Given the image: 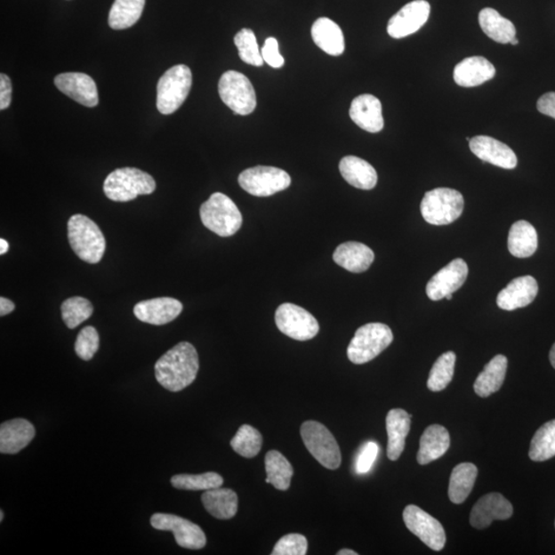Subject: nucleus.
Segmentation results:
<instances>
[{
  "instance_id": "47",
  "label": "nucleus",
  "mask_w": 555,
  "mask_h": 555,
  "mask_svg": "<svg viewBox=\"0 0 555 555\" xmlns=\"http://www.w3.org/2000/svg\"><path fill=\"white\" fill-rule=\"evenodd\" d=\"M537 109L542 115L551 117L555 120V92H546L543 96H541Z\"/></svg>"
},
{
  "instance_id": "36",
  "label": "nucleus",
  "mask_w": 555,
  "mask_h": 555,
  "mask_svg": "<svg viewBox=\"0 0 555 555\" xmlns=\"http://www.w3.org/2000/svg\"><path fill=\"white\" fill-rule=\"evenodd\" d=\"M528 455L535 462H544L554 457L555 420L547 422L535 433Z\"/></svg>"
},
{
  "instance_id": "27",
  "label": "nucleus",
  "mask_w": 555,
  "mask_h": 555,
  "mask_svg": "<svg viewBox=\"0 0 555 555\" xmlns=\"http://www.w3.org/2000/svg\"><path fill=\"white\" fill-rule=\"evenodd\" d=\"M316 45L330 56H341L345 52V37L338 24L328 18L316 20L312 26Z\"/></svg>"
},
{
  "instance_id": "49",
  "label": "nucleus",
  "mask_w": 555,
  "mask_h": 555,
  "mask_svg": "<svg viewBox=\"0 0 555 555\" xmlns=\"http://www.w3.org/2000/svg\"><path fill=\"white\" fill-rule=\"evenodd\" d=\"M9 243L4 239H0V254L4 255L9 251Z\"/></svg>"
},
{
  "instance_id": "12",
  "label": "nucleus",
  "mask_w": 555,
  "mask_h": 555,
  "mask_svg": "<svg viewBox=\"0 0 555 555\" xmlns=\"http://www.w3.org/2000/svg\"><path fill=\"white\" fill-rule=\"evenodd\" d=\"M150 525L158 531L173 533L176 543L187 550L199 551L206 546L207 539L202 528L190 520L169 513H155Z\"/></svg>"
},
{
  "instance_id": "20",
  "label": "nucleus",
  "mask_w": 555,
  "mask_h": 555,
  "mask_svg": "<svg viewBox=\"0 0 555 555\" xmlns=\"http://www.w3.org/2000/svg\"><path fill=\"white\" fill-rule=\"evenodd\" d=\"M538 290V283L534 277L515 278L503 290H501L497 297V305L505 310L525 308L536 299Z\"/></svg>"
},
{
  "instance_id": "39",
  "label": "nucleus",
  "mask_w": 555,
  "mask_h": 555,
  "mask_svg": "<svg viewBox=\"0 0 555 555\" xmlns=\"http://www.w3.org/2000/svg\"><path fill=\"white\" fill-rule=\"evenodd\" d=\"M455 358L457 357L454 352H446L435 361L431 372L429 374L427 382L429 390L433 392H440L449 385L454 376Z\"/></svg>"
},
{
  "instance_id": "38",
  "label": "nucleus",
  "mask_w": 555,
  "mask_h": 555,
  "mask_svg": "<svg viewBox=\"0 0 555 555\" xmlns=\"http://www.w3.org/2000/svg\"><path fill=\"white\" fill-rule=\"evenodd\" d=\"M230 446L244 458L253 459L260 454L262 436L259 430L249 425H243L230 440Z\"/></svg>"
},
{
  "instance_id": "19",
  "label": "nucleus",
  "mask_w": 555,
  "mask_h": 555,
  "mask_svg": "<svg viewBox=\"0 0 555 555\" xmlns=\"http://www.w3.org/2000/svg\"><path fill=\"white\" fill-rule=\"evenodd\" d=\"M182 310L183 306L180 301L172 297H157L138 302L134 308V315L138 320L144 323L165 326L175 320Z\"/></svg>"
},
{
  "instance_id": "1",
  "label": "nucleus",
  "mask_w": 555,
  "mask_h": 555,
  "mask_svg": "<svg viewBox=\"0 0 555 555\" xmlns=\"http://www.w3.org/2000/svg\"><path fill=\"white\" fill-rule=\"evenodd\" d=\"M199 367V355L196 348L188 342H182L157 361L156 379L168 391L180 392L193 384Z\"/></svg>"
},
{
  "instance_id": "23",
  "label": "nucleus",
  "mask_w": 555,
  "mask_h": 555,
  "mask_svg": "<svg viewBox=\"0 0 555 555\" xmlns=\"http://www.w3.org/2000/svg\"><path fill=\"white\" fill-rule=\"evenodd\" d=\"M495 75V66L485 57L473 56L464 59L454 70L455 84L461 87H478L491 81Z\"/></svg>"
},
{
  "instance_id": "42",
  "label": "nucleus",
  "mask_w": 555,
  "mask_h": 555,
  "mask_svg": "<svg viewBox=\"0 0 555 555\" xmlns=\"http://www.w3.org/2000/svg\"><path fill=\"white\" fill-rule=\"evenodd\" d=\"M99 334L92 326H87L81 330L76 342V353L84 361H89L94 357L99 349Z\"/></svg>"
},
{
  "instance_id": "50",
  "label": "nucleus",
  "mask_w": 555,
  "mask_h": 555,
  "mask_svg": "<svg viewBox=\"0 0 555 555\" xmlns=\"http://www.w3.org/2000/svg\"><path fill=\"white\" fill-rule=\"evenodd\" d=\"M550 359H551V366L555 369V343L551 350Z\"/></svg>"
},
{
  "instance_id": "51",
  "label": "nucleus",
  "mask_w": 555,
  "mask_h": 555,
  "mask_svg": "<svg viewBox=\"0 0 555 555\" xmlns=\"http://www.w3.org/2000/svg\"><path fill=\"white\" fill-rule=\"evenodd\" d=\"M336 554H338V555H358V553H357V552H355L354 551H351V550H342V551H340Z\"/></svg>"
},
{
  "instance_id": "48",
  "label": "nucleus",
  "mask_w": 555,
  "mask_h": 555,
  "mask_svg": "<svg viewBox=\"0 0 555 555\" xmlns=\"http://www.w3.org/2000/svg\"><path fill=\"white\" fill-rule=\"evenodd\" d=\"M15 310L14 302L10 301L9 299H5V297H0V315L3 317L5 315H9Z\"/></svg>"
},
{
  "instance_id": "21",
  "label": "nucleus",
  "mask_w": 555,
  "mask_h": 555,
  "mask_svg": "<svg viewBox=\"0 0 555 555\" xmlns=\"http://www.w3.org/2000/svg\"><path fill=\"white\" fill-rule=\"evenodd\" d=\"M350 117L359 128L369 133H379L384 128L382 103L374 95L356 97L350 108Z\"/></svg>"
},
{
  "instance_id": "46",
  "label": "nucleus",
  "mask_w": 555,
  "mask_h": 555,
  "mask_svg": "<svg viewBox=\"0 0 555 555\" xmlns=\"http://www.w3.org/2000/svg\"><path fill=\"white\" fill-rule=\"evenodd\" d=\"M12 101V83L8 76L0 75V109L4 110L10 107Z\"/></svg>"
},
{
  "instance_id": "54",
  "label": "nucleus",
  "mask_w": 555,
  "mask_h": 555,
  "mask_svg": "<svg viewBox=\"0 0 555 555\" xmlns=\"http://www.w3.org/2000/svg\"><path fill=\"white\" fill-rule=\"evenodd\" d=\"M4 520V511H0V521Z\"/></svg>"
},
{
  "instance_id": "25",
  "label": "nucleus",
  "mask_w": 555,
  "mask_h": 555,
  "mask_svg": "<svg viewBox=\"0 0 555 555\" xmlns=\"http://www.w3.org/2000/svg\"><path fill=\"white\" fill-rule=\"evenodd\" d=\"M334 261L349 272L358 274L366 272L372 266L374 253L365 244L347 242L335 249Z\"/></svg>"
},
{
  "instance_id": "52",
  "label": "nucleus",
  "mask_w": 555,
  "mask_h": 555,
  "mask_svg": "<svg viewBox=\"0 0 555 555\" xmlns=\"http://www.w3.org/2000/svg\"><path fill=\"white\" fill-rule=\"evenodd\" d=\"M511 44H513V45H517V44H519V41H518L517 37H515L514 39H512V41H511Z\"/></svg>"
},
{
  "instance_id": "31",
  "label": "nucleus",
  "mask_w": 555,
  "mask_h": 555,
  "mask_svg": "<svg viewBox=\"0 0 555 555\" xmlns=\"http://www.w3.org/2000/svg\"><path fill=\"white\" fill-rule=\"evenodd\" d=\"M202 503L206 511L217 519H230L237 512V495L230 488L216 487L205 491Z\"/></svg>"
},
{
  "instance_id": "22",
  "label": "nucleus",
  "mask_w": 555,
  "mask_h": 555,
  "mask_svg": "<svg viewBox=\"0 0 555 555\" xmlns=\"http://www.w3.org/2000/svg\"><path fill=\"white\" fill-rule=\"evenodd\" d=\"M36 436V428L25 419L4 422L0 426V453L15 454L28 446Z\"/></svg>"
},
{
  "instance_id": "16",
  "label": "nucleus",
  "mask_w": 555,
  "mask_h": 555,
  "mask_svg": "<svg viewBox=\"0 0 555 555\" xmlns=\"http://www.w3.org/2000/svg\"><path fill=\"white\" fill-rule=\"evenodd\" d=\"M513 514V507L503 495L491 493L481 497L472 508L471 524L479 530L490 527L495 520H506Z\"/></svg>"
},
{
  "instance_id": "15",
  "label": "nucleus",
  "mask_w": 555,
  "mask_h": 555,
  "mask_svg": "<svg viewBox=\"0 0 555 555\" xmlns=\"http://www.w3.org/2000/svg\"><path fill=\"white\" fill-rule=\"evenodd\" d=\"M467 263L461 260H454L446 267L442 268L428 282L426 294L431 301L438 302L453 294L462 286L468 277Z\"/></svg>"
},
{
  "instance_id": "53",
  "label": "nucleus",
  "mask_w": 555,
  "mask_h": 555,
  "mask_svg": "<svg viewBox=\"0 0 555 555\" xmlns=\"http://www.w3.org/2000/svg\"><path fill=\"white\" fill-rule=\"evenodd\" d=\"M446 299L447 301H451V300L453 299V294H447V295L446 296Z\"/></svg>"
},
{
  "instance_id": "14",
  "label": "nucleus",
  "mask_w": 555,
  "mask_h": 555,
  "mask_svg": "<svg viewBox=\"0 0 555 555\" xmlns=\"http://www.w3.org/2000/svg\"><path fill=\"white\" fill-rule=\"evenodd\" d=\"M430 4L426 0H414L403 6L388 23L389 36L403 38L414 35L426 24L430 15Z\"/></svg>"
},
{
  "instance_id": "7",
  "label": "nucleus",
  "mask_w": 555,
  "mask_h": 555,
  "mask_svg": "<svg viewBox=\"0 0 555 555\" xmlns=\"http://www.w3.org/2000/svg\"><path fill=\"white\" fill-rule=\"evenodd\" d=\"M464 210V197L460 191L439 188L428 191L421 203L422 218L433 226H446L457 221Z\"/></svg>"
},
{
  "instance_id": "10",
  "label": "nucleus",
  "mask_w": 555,
  "mask_h": 555,
  "mask_svg": "<svg viewBox=\"0 0 555 555\" xmlns=\"http://www.w3.org/2000/svg\"><path fill=\"white\" fill-rule=\"evenodd\" d=\"M240 187L255 197H269L286 190L292 183L286 171L276 167L257 166L243 171L239 175Z\"/></svg>"
},
{
  "instance_id": "41",
  "label": "nucleus",
  "mask_w": 555,
  "mask_h": 555,
  "mask_svg": "<svg viewBox=\"0 0 555 555\" xmlns=\"http://www.w3.org/2000/svg\"><path fill=\"white\" fill-rule=\"evenodd\" d=\"M234 42L243 62L256 66V68L263 65L261 52L253 30L247 28L240 30L237 33Z\"/></svg>"
},
{
  "instance_id": "43",
  "label": "nucleus",
  "mask_w": 555,
  "mask_h": 555,
  "mask_svg": "<svg viewBox=\"0 0 555 555\" xmlns=\"http://www.w3.org/2000/svg\"><path fill=\"white\" fill-rule=\"evenodd\" d=\"M308 540L301 534H289L277 542L272 555H305Z\"/></svg>"
},
{
  "instance_id": "33",
  "label": "nucleus",
  "mask_w": 555,
  "mask_h": 555,
  "mask_svg": "<svg viewBox=\"0 0 555 555\" xmlns=\"http://www.w3.org/2000/svg\"><path fill=\"white\" fill-rule=\"evenodd\" d=\"M479 25L486 35L500 44H511L517 37V29L511 21L494 9L487 8L479 12Z\"/></svg>"
},
{
  "instance_id": "2",
  "label": "nucleus",
  "mask_w": 555,
  "mask_h": 555,
  "mask_svg": "<svg viewBox=\"0 0 555 555\" xmlns=\"http://www.w3.org/2000/svg\"><path fill=\"white\" fill-rule=\"evenodd\" d=\"M68 241L79 259L88 263L101 261L107 248L101 229L89 217L83 214L70 217Z\"/></svg>"
},
{
  "instance_id": "30",
  "label": "nucleus",
  "mask_w": 555,
  "mask_h": 555,
  "mask_svg": "<svg viewBox=\"0 0 555 555\" xmlns=\"http://www.w3.org/2000/svg\"><path fill=\"white\" fill-rule=\"evenodd\" d=\"M538 235L530 222L519 221L512 224L508 235V250L518 259H527L536 253Z\"/></svg>"
},
{
  "instance_id": "28",
  "label": "nucleus",
  "mask_w": 555,
  "mask_h": 555,
  "mask_svg": "<svg viewBox=\"0 0 555 555\" xmlns=\"http://www.w3.org/2000/svg\"><path fill=\"white\" fill-rule=\"evenodd\" d=\"M449 446H451V438L445 427L429 426L420 440L418 457H416L419 464L427 465L441 458L447 452Z\"/></svg>"
},
{
  "instance_id": "5",
  "label": "nucleus",
  "mask_w": 555,
  "mask_h": 555,
  "mask_svg": "<svg viewBox=\"0 0 555 555\" xmlns=\"http://www.w3.org/2000/svg\"><path fill=\"white\" fill-rule=\"evenodd\" d=\"M393 333L386 324L368 323L357 329L348 347V358L354 365H365L391 345Z\"/></svg>"
},
{
  "instance_id": "26",
  "label": "nucleus",
  "mask_w": 555,
  "mask_h": 555,
  "mask_svg": "<svg viewBox=\"0 0 555 555\" xmlns=\"http://www.w3.org/2000/svg\"><path fill=\"white\" fill-rule=\"evenodd\" d=\"M340 172L343 180L356 189L369 190L378 183L375 169L358 157L348 156L342 158Z\"/></svg>"
},
{
  "instance_id": "40",
  "label": "nucleus",
  "mask_w": 555,
  "mask_h": 555,
  "mask_svg": "<svg viewBox=\"0 0 555 555\" xmlns=\"http://www.w3.org/2000/svg\"><path fill=\"white\" fill-rule=\"evenodd\" d=\"M94 312L92 303L82 296L66 300L61 306L62 319L69 329H75L88 320Z\"/></svg>"
},
{
  "instance_id": "3",
  "label": "nucleus",
  "mask_w": 555,
  "mask_h": 555,
  "mask_svg": "<svg viewBox=\"0 0 555 555\" xmlns=\"http://www.w3.org/2000/svg\"><path fill=\"white\" fill-rule=\"evenodd\" d=\"M154 177L136 168L117 169L107 177L103 189L111 201L129 202L156 190Z\"/></svg>"
},
{
  "instance_id": "37",
  "label": "nucleus",
  "mask_w": 555,
  "mask_h": 555,
  "mask_svg": "<svg viewBox=\"0 0 555 555\" xmlns=\"http://www.w3.org/2000/svg\"><path fill=\"white\" fill-rule=\"evenodd\" d=\"M171 485L177 490L208 491L221 487L223 485V479L216 472L178 474L171 479Z\"/></svg>"
},
{
  "instance_id": "34",
  "label": "nucleus",
  "mask_w": 555,
  "mask_h": 555,
  "mask_svg": "<svg viewBox=\"0 0 555 555\" xmlns=\"http://www.w3.org/2000/svg\"><path fill=\"white\" fill-rule=\"evenodd\" d=\"M144 6L145 0H115L109 17L110 28L115 30L132 28L141 19Z\"/></svg>"
},
{
  "instance_id": "8",
  "label": "nucleus",
  "mask_w": 555,
  "mask_h": 555,
  "mask_svg": "<svg viewBox=\"0 0 555 555\" xmlns=\"http://www.w3.org/2000/svg\"><path fill=\"white\" fill-rule=\"evenodd\" d=\"M301 435L308 451L329 471L341 466L342 454L338 441L328 429L316 421H307L301 427Z\"/></svg>"
},
{
  "instance_id": "44",
  "label": "nucleus",
  "mask_w": 555,
  "mask_h": 555,
  "mask_svg": "<svg viewBox=\"0 0 555 555\" xmlns=\"http://www.w3.org/2000/svg\"><path fill=\"white\" fill-rule=\"evenodd\" d=\"M378 444H375L374 441L366 442V444L360 448L358 455H357L355 462L356 472L358 474H365L370 471L376 458H378Z\"/></svg>"
},
{
  "instance_id": "17",
  "label": "nucleus",
  "mask_w": 555,
  "mask_h": 555,
  "mask_svg": "<svg viewBox=\"0 0 555 555\" xmlns=\"http://www.w3.org/2000/svg\"><path fill=\"white\" fill-rule=\"evenodd\" d=\"M56 87L66 96L87 108L99 102L97 85L91 76L81 72H68L55 77Z\"/></svg>"
},
{
  "instance_id": "45",
  "label": "nucleus",
  "mask_w": 555,
  "mask_h": 555,
  "mask_svg": "<svg viewBox=\"0 0 555 555\" xmlns=\"http://www.w3.org/2000/svg\"><path fill=\"white\" fill-rule=\"evenodd\" d=\"M263 61L272 68H281L286 60L280 54L279 44L275 37H269L261 49Z\"/></svg>"
},
{
  "instance_id": "32",
  "label": "nucleus",
  "mask_w": 555,
  "mask_h": 555,
  "mask_svg": "<svg viewBox=\"0 0 555 555\" xmlns=\"http://www.w3.org/2000/svg\"><path fill=\"white\" fill-rule=\"evenodd\" d=\"M478 473V467L472 462H461L454 468L448 487V498L453 503H464L473 490Z\"/></svg>"
},
{
  "instance_id": "29",
  "label": "nucleus",
  "mask_w": 555,
  "mask_h": 555,
  "mask_svg": "<svg viewBox=\"0 0 555 555\" xmlns=\"http://www.w3.org/2000/svg\"><path fill=\"white\" fill-rule=\"evenodd\" d=\"M507 366L508 360L504 355L495 356L475 381V393L482 398H487L498 392L505 381Z\"/></svg>"
},
{
  "instance_id": "35",
  "label": "nucleus",
  "mask_w": 555,
  "mask_h": 555,
  "mask_svg": "<svg viewBox=\"0 0 555 555\" xmlns=\"http://www.w3.org/2000/svg\"><path fill=\"white\" fill-rule=\"evenodd\" d=\"M267 484L273 485L277 490L287 491L294 471L289 461L278 451H270L266 454Z\"/></svg>"
},
{
  "instance_id": "6",
  "label": "nucleus",
  "mask_w": 555,
  "mask_h": 555,
  "mask_svg": "<svg viewBox=\"0 0 555 555\" xmlns=\"http://www.w3.org/2000/svg\"><path fill=\"white\" fill-rule=\"evenodd\" d=\"M193 84L189 66L181 64L165 72L157 83V108L162 115L174 114L187 101Z\"/></svg>"
},
{
  "instance_id": "24",
  "label": "nucleus",
  "mask_w": 555,
  "mask_h": 555,
  "mask_svg": "<svg viewBox=\"0 0 555 555\" xmlns=\"http://www.w3.org/2000/svg\"><path fill=\"white\" fill-rule=\"evenodd\" d=\"M412 415L405 409L395 408L388 413L386 427L388 433L387 455L391 461H398L405 451L406 439L411 431Z\"/></svg>"
},
{
  "instance_id": "9",
  "label": "nucleus",
  "mask_w": 555,
  "mask_h": 555,
  "mask_svg": "<svg viewBox=\"0 0 555 555\" xmlns=\"http://www.w3.org/2000/svg\"><path fill=\"white\" fill-rule=\"evenodd\" d=\"M218 92L224 104L235 115L247 116L256 109V94L249 79L235 70L224 72L218 84Z\"/></svg>"
},
{
  "instance_id": "13",
  "label": "nucleus",
  "mask_w": 555,
  "mask_h": 555,
  "mask_svg": "<svg viewBox=\"0 0 555 555\" xmlns=\"http://www.w3.org/2000/svg\"><path fill=\"white\" fill-rule=\"evenodd\" d=\"M403 520L408 530L422 543L435 551L444 550L446 542L445 528L430 514L418 506L408 505L403 511Z\"/></svg>"
},
{
  "instance_id": "4",
  "label": "nucleus",
  "mask_w": 555,
  "mask_h": 555,
  "mask_svg": "<svg viewBox=\"0 0 555 555\" xmlns=\"http://www.w3.org/2000/svg\"><path fill=\"white\" fill-rule=\"evenodd\" d=\"M200 216L205 227L223 237L235 235L243 222L239 208L221 193L213 194L202 204Z\"/></svg>"
},
{
  "instance_id": "18",
  "label": "nucleus",
  "mask_w": 555,
  "mask_h": 555,
  "mask_svg": "<svg viewBox=\"0 0 555 555\" xmlns=\"http://www.w3.org/2000/svg\"><path fill=\"white\" fill-rule=\"evenodd\" d=\"M469 147L482 162L490 163L495 166L508 170L518 166L517 155L508 145L497 141V139L488 136H477L471 139Z\"/></svg>"
},
{
  "instance_id": "11",
  "label": "nucleus",
  "mask_w": 555,
  "mask_h": 555,
  "mask_svg": "<svg viewBox=\"0 0 555 555\" xmlns=\"http://www.w3.org/2000/svg\"><path fill=\"white\" fill-rule=\"evenodd\" d=\"M276 326L280 332L295 341H310L319 333L315 317L294 303H283L276 310Z\"/></svg>"
}]
</instances>
